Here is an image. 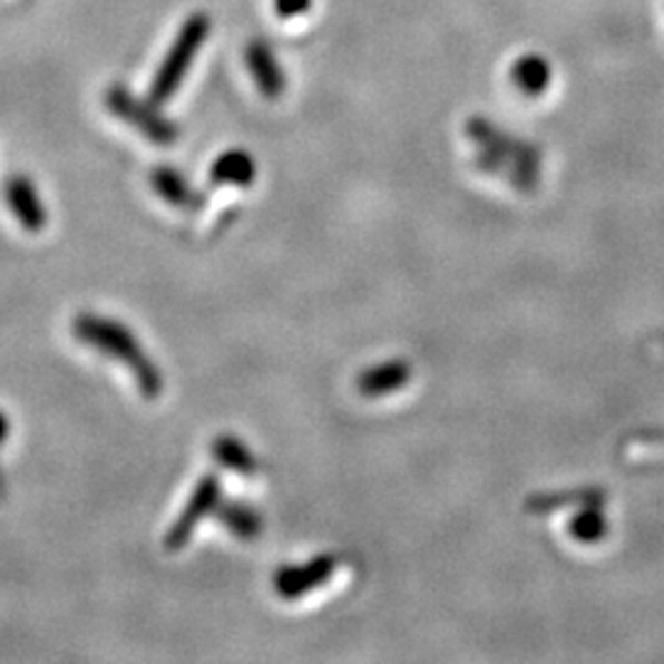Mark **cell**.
<instances>
[{
  "label": "cell",
  "instance_id": "1",
  "mask_svg": "<svg viewBox=\"0 0 664 664\" xmlns=\"http://www.w3.org/2000/svg\"><path fill=\"white\" fill-rule=\"evenodd\" d=\"M72 332L85 345L106 354V358L121 362L126 370L136 377L140 394L146 399L160 397L163 374L158 364L148 358L146 350L140 348L138 338L124 323L104 315L79 313L72 323Z\"/></svg>",
  "mask_w": 664,
  "mask_h": 664
},
{
  "label": "cell",
  "instance_id": "2",
  "mask_svg": "<svg viewBox=\"0 0 664 664\" xmlns=\"http://www.w3.org/2000/svg\"><path fill=\"white\" fill-rule=\"evenodd\" d=\"M209 32V20L203 13H195L193 18L185 20V26L177 32L173 47L165 55L163 65L158 69L156 79L150 85V101L160 106L175 97V91L187 77L189 65L195 62L199 47L205 45Z\"/></svg>",
  "mask_w": 664,
  "mask_h": 664
},
{
  "label": "cell",
  "instance_id": "3",
  "mask_svg": "<svg viewBox=\"0 0 664 664\" xmlns=\"http://www.w3.org/2000/svg\"><path fill=\"white\" fill-rule=\"evenodd\" d=\"M106 106H109V111L116 118H121L124 124L136 128L140 136L150 140V144L170 146L177 140V126L158 114L156 104L136 99L134 94L124 87H111L106 91Z\"/></svg>",
  "mask_w": 664,
  "mask_h": 664
},
{
  "label": "cell",
  "instance_id": "4",
  "mask_svg": "<svg viewBox=\"0 0 664 664\" xmlns=\"http://www.w3.org/2000/svg\"><path fill=\"white\" fill-rule=\"evenodd\" d=\"M222 502V482L217 476H205L197 482V488L189 495L187 505L183 507L180 517L173 521V527L165 535V549L168 551H180L185 544L193 539L195 529L199 521H203L207 515L217 512V507Z\"/></svg>",
  "mask_w": 664,
  "mask_h": 664
},
{
  "label": "cell",
  "instance_id": "5",
  "mask_svg": "<svg viewBox=\"0 0 664 664\" xmlns=\"http://www.w3.org/2000/svg\"><path fill=\"white\" fill-rule=\"evenodd\" d=\"M335 556L330 554H320L301 566H283L274 576V588L281 598L295 600L305 596V593L323 586L325 580L335 574Z\"/></svg>",
  "mask_w": 664,
  "mask_h": 664
},
{
  "label": "cell",
  "instance_id": "6",
  "mask_svg": "<svg viewBox=\"0 0 664 664\" xmlns=\"http://www.w3.org/2000/svg\"><path fill=\"white\" fill-rule=\"evenodd\" d=\"M6 199H8L10 212H13V217L28 232L38 234L45 230L47 212H45V205L38 195V187H35L28 177H22V175L10 177L6 185Z\"/></svg>",
  "mask_w": 664,
  "mask_h": 664
},
{
  "label": "cell",
  "instance_id": "7",
  "mask_svg": "<svg viewBox=\"0 0 664 664\" xmlns=\"http://www.w3.org/2000/svg\"><path fill=\"white\" fill-rule=\"evenodd\" d=\"M246 67L252 72L258 91L266 99H279L283 89H286V79H283V69L274 50L264 42H252L246 47Z\"/></svg>",
  "mask_w": 664,
  "mask_h": 664
},
{
  "label": "cell",
  "instance_id": "8",
  "mask_svg": "<svg viewBox=\"0 0 664 664\" xmlns=\"http://www.w3.org/2000/svg\"><path fill=\"white\" fill-rule=\"evenodd\" d=\"M411 377V367L401 360H389L377 367H370L358 377V391L362 397H384L397 391L399 387L407 384V379Z\"/></svg>",
  "mask_w": 664,
  "mask_h": 664
},
{
  "label": "cell",
  "instance_id": "9",
  "mask_svg": "<svg viewBox=\"0 0 664 664\" xmlns=\"http://www.w3.org/2000/svg\"><path fill=\"white\" fill-rule=\"evenodd\" d=\"M150 185L156 195L165 203L180 209H197L203 205V197L195 193V187L185 180V175L175 168H156L150 173Z\"/></svg>",
  "mask_w": 664,
  "mask_h": 664
},
{
  "label": "cell",
  "instance_id": "10",
  "mask_svg": "<svg viewBox=\"0 0 664 664\" xmlns=\"http://www.w3.org/2000/svg\"><path fill=\"white\" fill-rule=\"evenodd\" d=\"M256 180V163L246 150H227L212 163L209 183L246 187Z\"/></svg>",
  "mask_w": 664,
  "mask_h": 664
},
{
  "label": "cell",
  "instance_id": "11",
  "mask_svg": "<svg viewBox=\"0 0 664 664\" xmlns=\"http://www.w3.org/2000/svg\"><path fill=\"white\" fill-rule=\"evenodd\" d=\"M217 519L222 521V527L242 541H252L256 539L261 531H264V519L256 512L254 507H248L246 502H219L217 507Z\"/></svg>",
  "mask_w": 664,
  "mask_h": 664
},
{
  "label": "cell",
  "instance_id": "12",
  "mask_svg": "<svg viewBox=\"0 0 664 664\" xmlns=\"http://www.w3.org/2000/svg\"><path fill=\"white\" fill-rule=\"evenodd\" d=\"M212 456H215L222 468L236 472V476H254L256 472L254 453L236 436H219L217 441L212 443Z\"/></svg>",
  "mask_w": 664,
  "mask_h": 664
},
{
  "label": "cell",
  "instance_id": "13",
  "mask_svg": "<svg viewBox=\"0 0 664 664\" xmlns=\"http://www.w3.org/2000/svg\"><path fill=\"white\" fill-rule=\"evenodd\" d=\"M512 77H515L517 87H519L521 91L539 94L544 87H549L551 69H549L547 62H544L541 57H537V55H527V57H521L519 62L515 65Z\"/></svg>",
  "mask_w": 664,
  "mask_h": 664
},
{
  "label": "cell",
  "instance_id": "14",
  "mask_svg": "<svg viewBox=\"0 0 664 664\" xmlns=\"http://www.w3.org/2000/svg\"><path fill=\"white\" fill-rule=\"evenodd\" d=\"M274 6H276V13H279V18H299V16H303L307 8L313 6V0H274Z\"/></svg>",
  "mask_w": 664,
  "mask_h": 664
},
{
  "label": "cell",
  "instance_id": "15",
  "mask_svg": "<svg viewBox=\"0 0 664 664\" xmlns=\"http://www.w3.org/2000/svg\"><path fill=\"white\" fill-rule=\"evenodd\" d=\"M8 431H10V423L6 419V413L0 411V446H3V441L8 438Z\"/></svg>",
  "mask_w": 664,
  "mask_h": 664
}]
</instances>
